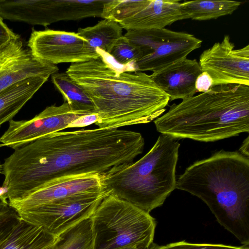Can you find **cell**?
I'll return each instance as SVG.
<instances>
[{
	"instance_id": "cell-3",
	"label": "cell",
	"mask_w": 249,
	"mask_h": 249,
	"mask_svg": "<svg viewBox=\"0 0 249 249\" xmlns=\"http://www.w3.org/2000/svg\"><path fill=\"white\" fill-rule=\"evenodd\" d=\"M176 189L199 198L217 222L249 245V158L223 150L188 167Z\"/></svg>"
},
{
	"instance_id": "cell-20",
	"label": "cell",
	"mask_w": 249,
	"mask_h": 249,
	"mask_svg": "<svg viewBox=\"0 0 249 249\" xmlns=\"http://www.w3.org/2000/svg\"><path fill=\"white\" fill-rule=\"evenodd\" d=\"M51 79L65 102L72 109L96 114L93 104L89 96L67 73L57 72L51 75Z\"/></svg>"
},
{
	"instance_id": "cell-33",
	"label": "cell",
	"mask_w": 249,
	"mask_h": 249,
	"mask_svg": "<svg viewBox=\"0 0 249 249\" xmlns=\"http://www.w3.org/2000/svg\"><path fill=\"white\" fill-rule=\"evenodd\" d=\"M48 248H49V247H48ZM48 248H46V249H47Z\"/></svg>"
},
{
	"instance_id": "cell-32",
	"label": "cell",
	"mask_w": 249,
	"mask_h": 249,
	"mask_svg": "<svg viewBox=\"0 0 249 249\" xmlns=\"http://www.w3.org/2000/svg\"><path fill=\"white\" fill-rule=\"evenodd\" d=\"M2 146H5L4 145V144H2V143H0V147H2Z\"/></svg>"
},
{
	"instance_id": "cell-5",
	"label": "cell",
	"mask_w": 249,
	"mask_h": 249,
	"mask_svg": "<svg viewBox=\"0 0 249 249\" xmlns=\"http://www.w3.org/2000/svg\"><path fill=\"white\" fill-rule=\"evenodd\" d=\"M179 146L178 139L161 134L137 161L104 174L105 189L109 195L149 213L161 206L176 189Z\"/></svg>"
},
{
	"instance_id": "cell-8",
	"label": "cell",
	"mask_w": 249,
	"mask_h": 249,
	"mask_svg": "<svg viewBox=\"0 0 249 249\" xmlns=\"http://www.w3.org/2000/svg\"><path fill=\"white\" fill-rule=\"evenodd\" d=\"M108 195L106 191L71 197L16 211L21 219L57 237L72 226L91 217L100 201Z\"/></svg>"
},
{
	"instance_id": "cell-7",
	"label": "cell",
	"mask_w": 249,
	"mask_h": 249,
	"mask_svg": "<svg viewBox=\"0 0 249 249\" xmlns=\"http://www.w3.org/2000/svg\"><path fill=\"white\" fill-rule=\"evenodd\" d=\"M124 36L141 50L133 71L154 72L187 58L202 41L193 35L166 28L128 30Z\"/></svg>"
},
{
	"instance_id": "cell-27",
	"label": "cell",
	"mask_w": 249,
	"mask_h": 249,
	"mask_svg": "<svg viewBox=\"0 0 249 249\" xmlns=\"http://www.w3.org/2000/svg\"><path fill=\"white\" fill-rule=\"evenodd\" d=\"M6 193V189L2 186L0 187V212L9 205Z\"/></svg>"
},
{
	"instance_id": "cell-29",
	"label": "cell",
	"mask_w": 249,
	"mask_h": 249,
	"mask_svg": "<svg viewBox=\"0 0 249 249\" xmlns=\"http://www.w3.org/2000/svg\"><path fill=\"white\" fill-rule=\"evenodd\" d=\"M15 224H14L13 225L11 226V227H9L6 230H5V231H2V232H1L0 233V241H1L6 236V235L11 230V229L13 228V227L14 226V225Z\"/></svg>"
},
{
	"instance_id": "cell-18",
	"label": "cell",
	"mask_w": 249,
	"mask_h": 249,
	"mask_svg": "<svg viewBox=\"0 0 249 249\" xmlns=\"http://www.w3.org/2000/svg\"><path fill=\"white\" fill-rule=\"evenodd\" d=\"M241 4L237 1L197 0L181 2L186 19L206 20L232 14Z\"/></svg>"
},
{
	"instance_id": "cell-25",
	"label": "cell",
	"mask_w": 249,
	"mask_h": 249,
	"mask_svg": "<svg viewBox=\"0 0 249 249\" xmlns=\"http://www.w3.org/2000/svg\"><path fill=\"white\" fill-rule=\"evenodd\" d=\"M3 19L0 17V49L12 39L19 36L15 34L3 22Z\"/></svg>"
},
{
	"instance_id": "cell-12",
	"label": "cell",
	"mask_w": 249,
	"mask_h": 249,
	"mask_svg": "<svg viewBox=\"0 0 249 249\" xmlns=\"http://www.w3.org/2000/svg\"><path fill=\"white\" fill-rule=\"evenodd\" d=\"M103 175L95 173L59 178L20 199L9 201V205L18 210L69 197L103 193L107 191L103 184Z\"/></svg>"
},
{
	"instance_id": "cell-28",
	"label": "cell",
	"mask_w": 249,
	"mask_h": 249,
	"mask_svg": "<svg viewBox=\"0 0 249 249\" xmlns=\"http://www.w3.org/2000/svg\"><path fill=\"white\" fill-rule=\"evenodd\" d=\"M244 156L249 158V137L243 142L238 151Z\"/></svg>"
},
{
	"instance_id": "cell-1",
	"label": "cell",
	"mask_w": 249,
	"mask_h": 249,
	"mask_svg": "<svg viewBox=\"0 0 249 249\" xmlns=\"http://www.w3.org/2000/svg\"><path fill=\"white\" fill-rule=\"evenodd\" d=\"M139 132L119 128L59 131L19 146L4 159L2 187L9 201L66 176L105 174L129 164L141 154Z\"/></svg>"
},
{
	"instance_id": "cell-4",
	"label": "cell",
	"mask_w": 249,
	"mask_h": 249,
	"mask_svg": "<svg viewBox=\"0 0 249 249\" xmlns=\"http://www.w3.org/2000/svg\"><path fill=\"white\" fill-rule=\"evenodd\" d=\"M154 124L161 134L204 142L249 133V86H213L173 104Z\"/></svg>"
},
{
	"instance_id": "cell-10",
	"label": "cell",
	"mask_w": 249,
	"mask_h": 249,
	"mask_svg": "<svg viewBox=\"0 0 249 249\" xmlns=\"http://www.w3.org/2000/svg\"><path fill=\"white\" fill-rule=\"evenodd\" d=\"M199 64L212 87L223 85L249 86V45L235 49L229 35L201 54Z\"/></svg>"
},
{
	"instance_id": "cell-11",
	"label": "cell",
	"mask_w": 249,
	"mask_h": 249,
	"mask_svg": "<svg viewBox=\"0 0 249 249\" xmlns=\"http://www.w3.org/2000/svg\"><path fill=\"white\" fill-rule=\"evenodd\" d=\"M91 113L72 109L64 102L60 106L53 105L29 120L9 122V127L0 137V142L15 149L47 135L60 131L79 118Z\"/></svg>"
},
{
	"instance_id": "cell-2",
	"label": "cell",
	"mask_w": 249,
	"mask_h": 249,
	"mask_svg": "<svg viewBox=\"0 0 249 249\" xmlns=\"http://www.w3.org/2000/svg\"><path fill=\"white\" fill-rule=\"evenodd\" d=\"M71 64L66 73L91 100L100 128L149 123L161 115L169 96L143 72L118 71L105 59Z\"/></svg>"
},
{
	"instance_id": "cell-23",
	"label": "cell",
	"mask_w": 249,
	"mask_h": 249,
	"mask_svg": "<svg viewBox=\"0 0 249 249\" xmlns=\"http://www.w3.org/2000/svg\"><path fill=\"white\" fill-rule=\"evenodd\" d=\"M163 249H249V246H234L224 244L192 243L185 241L164 245Z\"/></svg>"
},
{
	"instance_id": "cell-22",
	"label": "cell",
	"mask_w": 249,
	"mask_h": 249,
	"mask_svg": "<svg viewBox=\"0 0 249 249\" xmlns=\"http://www.w3.org/2000/svg\"><path fill=\"white\" fill-rule=\"evenodd\" d=\"M109 54L120 64L126 65L140 59L142 53L140 48L124 36L120 37L112 47Z\"/></svg>"
},
{
	"instance_id": "cell-21",
	"label": "cell",
	"mask_w": 249,
	"mask_h": 249,
	"mask_svg": "<svg viewBox=\"0 0 249 249\" xmlns=\"http://www.w3.org/2000/svg\"><path fill=\"white\" fill-rule=\"evenodd\" d=\"M47 249H94L91 217L63 231Z\"/></svg>"
},
{
	"instance_id": "cell-31",
	"label": "cell",
	"mask_w": 249,
	"mask_h": 249,
	"mask_svg": "<svg viewBox=\"0 0 249 249\" xmlns=\"http://www.w3.org/2000/svg\"><path fill=\"white\" fill-rule=\"evenodd\" d=\"M0 174H2V164L0 163Z\"/></svg>"
},
{
	"instance_id": "cell-6",
	"label": "cell",
	"mask_w": 249,
	"mask_h": 249,
	"mask_svg": "<svg viewBox=\"0 0 249 249\" xmlns=\"http://www.w3.org/2000/svg\"><path fill=\"white\" fill-rule=\"evenodd\" d=\"M91 218L94 249H146L153 242L156 219L113 195L103 198Z\"/></svg>"
},
{
	"instance_id": "cell-14",
	"label": "cell",
	"mask_w": 249,
	"mask_h": 249,
	"mask_svg": "<svg viewBox=\"0 0 249 249\" xmlns=\"http://www.w3.org/2000/svg\"><path fill=\"white\" fill-rule=\"evenodd\" d=\"M202 71L196 59L185 58L157 71L150 76L170 101L184 99L197 92L196 82Z\"/></svg>"
},
{
	"instance_id": "cell-19",
	"label": "cell",
	"mask_w": 249,
	"mask_h": 249,
	"mask_svg": "<svg viewBox=\"0 0 249 249\" xmlns=\"http://www.w3.org/2000/svg\"><path fill=\"white\" fill-rule=\"evenodd\" d=\"M123 29L117 22L104 19L93 26L79 28L77 34L92 47L109 54L116 42L123 36Z\"/></svg>"
},
{
	"instance_id": "cell-16",
	"label": "cell",
	"mask_w": 249,
	"mask_h": 249,
	"mask_svg": "<svg viewBox=\"0 0 249 249\" xmlns=\"http://www.w3.org/2000/svg\"><path fill=\"white\" fill-rule=\"evenodd\" d=\"M48 78L32 77L19 81L0 92V127L13 120Z\"/></svg>"
},
{
	"instance_id": "cell-26",
	"label": "cell",
	"mask_w": 249,
	"mask_h": 249,
	"mask_svg": "<svg viewBox=\"0 0 249 249\" xmlns=\"http://www.w3.org/2000/svg\"><path fill=\"white\" fill-rule=\"evenodd\" d=\"M98 121L96 114H91L83 116L71 124L69 128L84 127L92 124H95Z\"/></svg>"
},
{
	"instance_id": "cell-30",
	"label": "cell",
	"mask_w": 249,
	"mask_h": 249,
	"mask_svg": "<svg viewBox=\"0 0 249 249\" xmlns=\"http://www.w3.org/2000/svg\"><path fill=\"white\" fill-rule=\"evenodd\" d=\"M164 246H160L152 242L146 249H163Z\"/></svg>"
},
{
	"instance_id": "cell-13",
	"label": "cell",
	"mask_w": 249,
	"mask_h": 249,
	"mask_svg": "<svg viewBox=\"0 0 249 249\" xmlns=\"http://www.w3.org/2000/svg\"><path fill=\"white\" fill-rule=\"evenodd\" d=\"M58 71L56 65L35 56L19 36L0 49V92L19 81L37 76L49 78Z\"/></svg>"
},
{
	"instance_id": "cell-24",
	"label": "cell",
	"mask_w": 249,
	"mask_h": 249,
	"mask_svg": "<svg viewBox=\"0 0 249 249\" xmlns=\"http://www.w3.org/2000/svg\"><path fill=\"white\" fill-rule=\"evenodd\" d=\"M20 217L17 211L9 205L0 212V233L16 223Z\"/></svg>"
},
{
	"instance_id": "cell-15",
	"label": "cell",
	"mask_w": 249,
	"mask_h": 249,
	"mask_svg": "<svg viewBox=\"0 0 249 249\" xmlns=\"http://www.w3.org/2000/svg\"><path fill=\"white\" fill-rule=\"evenodd\" d=\"M186 19L178 0H145L144 3L119 22L126 30L162 29L177 21Z\"/></svg>"
},
{
	"instance_id": "cell-9",
	"label": "cell",
	"mask_w": 249,
	"mask_h": 249,
	"mask_svg": "<svg viewBox=\"0 0 249 249\" xmlns=\"http://www.w3.org/2000/svg\"><path fill=\"white\" fill-rule=\"evenodd\" d=\"M27 46L36 57L56 65L87 62L101 56L99 49L77 33L64 31L33 29Z\"/></svg>"
},
{
	"instance_id": "cell-17",
	"label": "cell",
	"mask_w": 249,
	"mask_h": 249,
	"mask_svg": "<svg viewBox=\"0 0 249 249\" xmlns=\"http://www.w3.org/2000/svg\"><path fill=\"white\" fill-rule=\"evenodd\" d=\"M56 237L20 218L0 241V249H45Z\"/></svg>"
}]
</instances>
